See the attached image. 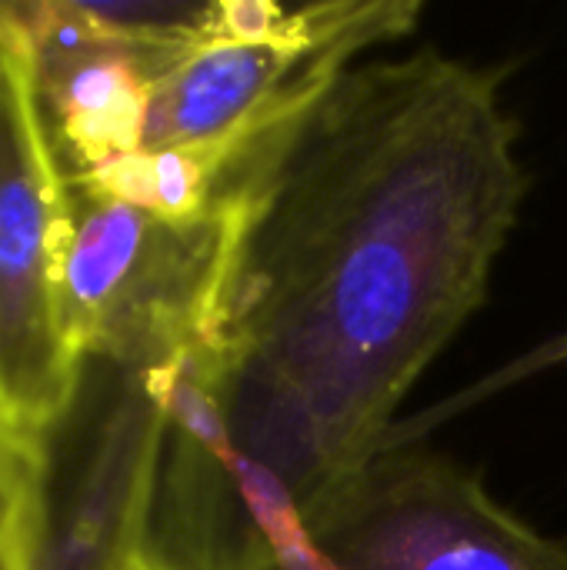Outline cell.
Returning <instances> with one entry per match:
<instances>
[{"label": "cell", "instance_id": "obj_1", "mask_svg": "<svg viewBox=\"0 0 567 570\" xmlns=\"http://www.w3.org/2000/svg\"><path fill=\"white\" fill-rule=\"evenodd\" d=\"M515 140L498 70L418 50L354 63L221 177L224 250L190 354L264 554L381 451L485 304L528 190Z\"/></svg>", "mask_w": 567, "mask_h": 570}, {"label": "cell", "instance_id": "obj_2", "mask_svg": "<svg viewBox=\"0 0 567 570\" xmlns=\"http://www.w3.org/2000/svg\"><path fill=\"white\" fill-rule=\"evenodd\" d=\"M67 170L40 107L27 37L0 3V411L40 434L67 404L80 354L60 301Z\"/></svg>", "mask_w": 567, "mask_h": 570}, {"label": "cell", "instance_id": "obj_3", "mask_svg": "<svg viewBox=\"0 0 567 570\" xmlns=\"http://www.w3.org/2000/svg\"><path fill=\"white\" fill-rule=\"evenodd\" d=\"M170 367L80 357L63 411L37 434L30 570L140 561Z\"/></svg>", "mask_w": 567, "mask_h": 570}, {"label": "cell", "instance_id": "obj_4", "mask_svg": "<svg viewBox=\"0 0 567 570\" xmlns=\"http://www.w3.org/2000/svg\"><path fill=\"white\" fill-rule=\"evenodd\" d=\"M224 210L164 220L67 174L60 301L80 357L170 367L207 331Z\"/></svg>", "mask_w": 567, "mask_h": 570}, {"label": "cell", "instance_id": "obj_5", "mask_svg": "<svg viewBox=\"0 0 567 570\" xmlns=\"http://www.w3.org/2000/svg\"><path fill=\"white\" fill-rule=\"evenodd\" d=\"M418 13L414 0H331L297 7L284 40L204 43L150 83L144 150L214 147L227 174L254 140L351 70L361 50L404 37Z\"/></svg>", "mask_w": 567, "mask_h": 570}, {"label": "cell", "instance_id": "obj_6", "mask_svg": "<svg viewBox=\"0 0 567 570\" xmlns=\"http://www.w3.org/2000/svg\"><path fill=\"white\" fill-rule=\"evenodd\" d=\"M338 570H567V544L505 511L461 464L378 451L307 514Z\"/></svg>", "mask_w": 567, "mask_h": 570}, {"label": "cell", "instance_id": "obj_7", "mask_svg": "<svg viewBox=\"0 0 567 570\" xmlns=\"http://www.w3.org/2000/svg\"><path fill=\"white\" fill-rule=\"evenodd\" d=\"M33 63L47 130L67 174L144 150L154 77L90 27L80 3H10Z\"/></svg>", "mask_w": 567, "mask_h": 570}, {"label": "cell", "instance_id": "obj_8", "mask_svg": "<svg viewBox=\"0 0 567 570\" xmlns=\"http://www.w3.org/2000/svg\"><path fill=\"white\" fill-rule=\"evenodd\" d=\"M37 498V434L0 411V561L30 541Z\"/></svg>", "mask_w": 567, "mask_h": 570}, {"label": "cell", "instance_id": "obj_9", "mask_svg": "<svg viewBox=\"0 0 567 570\" xmlns=\"http://www.w3.org/2000/svg\"><path fill=\"white\" fill-rule=\"evenodd\" d=\"M297 10L274 0H217V40L227 43H274L294 30Z\"/></svg>", "mask_w": 567, "mask_h": 570}, {"label": "cell", "instance_id": "obj_10", "mask_svg": "<svg viewBox=\"0 0 567 570\" xmlns=\"http://www.w3.org/2000/svg\"><path fill=\"white\" fill-rule=\"evenodd\" d=\"M0 570H30V541L13 548L3 561H0Z\"/></svg>", "mask_w": 567, "mask_h": 570}, {"label": "cell", "instance_id": "obj_11", "mask_svg": "<svg viewBox=\"0 0 567 570\" xmlns=\"http://www.w3.org/2000/svg\"><path fill=\"white\" fill-rule=\"evenodd\" d=\"M130 570H154V568H150V564H144V561H137Z\"/></svg>", "mask_w": 567, "mask_h": 570}]
</instances>
